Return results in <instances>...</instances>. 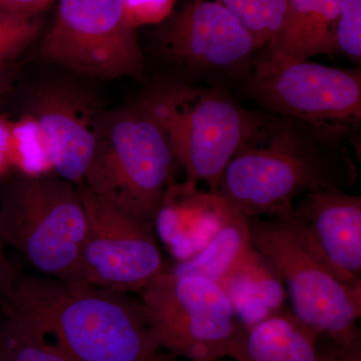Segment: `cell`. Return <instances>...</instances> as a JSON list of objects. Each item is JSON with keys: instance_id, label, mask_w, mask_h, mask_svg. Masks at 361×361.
Here are the masks:
<instances>
[{"instance_id": "obj_1", "label": "cell", "mask_w": 361, "mask_h": 361, "mask_svg": "<svg viewBox=\"0 0 361 361\" xmlns=\"http://www.w3.org/2000/svg\"><path fill=\"white\" fill-rule=\"evenodd\" d=\"M262 127L226 167L218 194L248 218L288 216L298 197L355 184V166L341 137L281 116Z\"/></svg>"}, {"instance_id": "obj_2", "label": "cell", "mask_w": 361, "mask_h": 361, "mask_svg": "<svg viewBox=\"0 0 361 361\" xmlns=\"http://www.w3.org/2000/svg\"><path fill=\"white\" fill-rule=\"evenodd\" d=\"M6 295L73 361H165L141 301L77 281L20 276Z\"/></svg>"}, {"instance_id": "obj_3", "label": "cell", "mask_w": 361, "mask_h": 361, "mask_svg": "<svg viewBox=\"0 0 361 361\" xmlns=\"http://www.w3.org/2000/svg\"><path fill=\"white\" fill-rule=\"evenodd\" d=\"M139 106L158 123L186 173L185 182L176 185L184 195L205 182L217 196L228 164L264 123L218 90L179 82L157 85Z\"/></svg>"}, {"instance_id": "obj_4", "label": "cell", "mask_w": 361, "mask_h": 361, "mask_svg": "<svg viewBox=\"0 0 361 361\" xmlns=\"http://www.w3.org/2000/svg\"><path fill=\"white\" fill-rule=\"evenodd\" d=\"M87 226L78 186L56 173L0 179V238L45 277L73 281Z\"/></svg>"}, {"instance_id": "obj_5", "label": "cell", "mask_w": 361, "mask_h": 361, "mask_svg": "<svg viewBox=\"0 0 361 361\" xmlns=\"http://www.w3.org/2000/svg\"><path fill=\"white\" fill-rule=\"evenodd\" d=\"M176 164L158 123L139 104L122 106L104 111L82 185L155 226Z\"/></svg>"}, {"instance_id": "obj_6", "label": "cell", "mask_w": 361, "mask_h": 361, "mask_svg": "<svg viewBox=\"0 0 361 361\" xmlns=\"http://www.w3.org/2000/svg\"><path fill=\"white\" fill-rule=\"evenodd\" d=\"M251 243L290 296L293 315L336 345L360 338L361 287L344 284L288 216L249 218Z\"/></svg>"}, {"instance_id": "obj_7", "label": "cell", "mask_w": 361, "mask_h": 361, "mask_svg": "<svg viewBox=\"0 0 361 361\" xmlns=\"http://www.w3.org/2000/svg\"><path fill=\"white\" fill-rule=\"evenodd\" d=\"M248 90L265 108L325 134L341 137L360 127V68H331L267 49L254 61Z\"/></svg>"}, {"instance_id": "obj_8", "label": "cell", "mask_w": 361, "mask_h": 361, "mask_svg": "<svg viewBox=\"0 0 361 361\" xmlns=\"http://www.w3.org/2000/svg\"><path fill=\"white\" fill-rule=\"evenodd\" d=\"M141 302L159 345L175 357H225L242 325L220 284L168 268L145 287Z\"/></svg>"}, {"instance_id": "obj_9", "label": "cell", "mask_w": 361, "mask_h": 361, "mask_svg": "<svg viewBox=\"0 0 361 361\" xmlns=\"http://www.w3.org/2000/svg\"><path fill=\"white\" fill-rule=\"evenodd\" d=\"M45 63L99 80L142 77L144 56L123 0H59L39 45Z\"/></svg>"}, {"instance_id": "obj_10", "label": "cell", "mask_w": 361, "mask_h": 361, "mask_svg": "<svg viewBox=\"0 0 361 361\" xmlns=\"http://www.w3.org/2000/svg\"><path fill=\"white\" fill-rule=\"evenodd\" d=\"M87 233L73 281L128 294L144 290L167 269L155 226L78 186Z\"/></svg>"}, {"instance_id": "obj_11", "label": "cell", "mask_w": 361, "mask_h": 361, "mask_svg": "<svg viewBox=\"0 0 361 361\" xmlns=\"http://www.w3.org/2000/svg\"><path fill=\"white\" fill-rule=\"evenodd\" d=\"M158 44L171 61L195 71L231 70L260 49L220 0H177L160 23Z\"/></svg>"}, {"instance_id": "obj_12", "label": "cell", "mask_w": 361, "mask_h": 361, "mask_svg": "<svg viewBox=\"0 0 361 361\" xmlns=\"http://www.w3.org/2000/svg\"><path fill=\"white\" fill-rule=\"evenodd\" d=\"M104 111L96 94L73 82H47L26 101L25 113L44 133L54 173L77 186L94 157Z\"/></svg>"}, {"instance_id": "obj_13", "label": "cell", "mask_w": 361, "mask_h": 361, "mask_svg": "<svg viewBox=\"0 0 361 361\" xmlns=\"http://www.w3.org/2000/svg\"><path fill=\"white\" fill-rule=\"evenodd\" d=\"M292 219L310 245L344 284L361 287V197L343 190L304 195Z\"/></svg>"}, {"instance_id": "obj_14", "label": "cell", "mask_w": 361, "mask_h": 361, "mask_svg": "<svg viewBox=\"0 0 361 361\" xmlns=\"http://www.w3.org/2000/svg\"><path fill=\"white\" fill-rule=\"evenodd\" d=\"M320 334L289 313L240 327L228 356L236 361H323Z\"/></svg>"}, {"instance_id": "obj_15", "label": "cell", "mask_w": 361, "mask_h": 361, "mask_svg": "<svg viewBox=\"0 0 361 361\" xmlns=\"http://www.w3.org/2000/svg\"><path fill=\"white\" fill-rule=\"evenodd\" d=\"M341 1L288 0L283 23L268 49L302 59L334 54Z\"/></svg>"}, {"instance_id": "obj_16", "label": "cell", "mask_w": 361, "mask_h": 361, "mask_svg": "<svg viewBox=\"0 0 361 361\" xmlns=\"http://www.w3.org/2000/svg\"><path fill=\"white\" fill-rule=\"evenodd\" d=\"M219 199V226L213 238L198 254L169 270L197 275L221 285L250 256L254 248L249 218Z\"/></svg>"}, {"instance_id": "obj_17", "label": "cell", "mask_w": 361, "mask_h": 361, "mask_svg": "<svg viewBox=\"0 0 361 361\" xmlns=\"http://www.w3.org/2000/svg\"><path fill=\"white\" fill-rule=\"evenodd\" d=\"M0 361H73L8 297L0 296Z\"/></svg>"}, {"instance_id": "obj_18", "label": "cell", "mask_w": 361, "mask_h": 361, "mask_svg": "<svg viewBox=\"0 0 361 361\" xmlns=\"http://www.w3.org/2000/svg\"><path fill=\"white\" fill-rule=\"evenodd\" d=\"M11 159L16 173L42 176L54 173L44 133L30 114L11 120Z\"/></svg>"}, {"instance_id": "obj_19", "label": "cell", "mask_w": 361, "mask_h": 361, "mask_svg": "<svg viewBox=\"0 0 361 361\" xmlns=\"http://www.w3.org/2000/svg\"><path fill=\"white\" fill-rule=\"evenodd\" d=\"M263 47L276 37L288 0H220Z\"/></svg>"}, {"instance_id": "obj_20", "label": "cell", "mask_w": 361, "mask_h": 361, "mask_svg": "<svg viewBox=\"0 0 361 361\" xmlns=\"http://www.w3.org/2000/svg\"><path fill=\"white\" fill-rule=\"evenodd\" d=\"M42 16L27 20L0 16V68H13V63L42 33Z\"/></svg>"}, {"instance_id": "obj_21", "label": "cell", "mask_w": 361, "mask_h": 361, "mask_svg": "<svg viewBox=\"0 0 361 361\" xmlns=\"http://www.w3.org/2000/svg\"><path fill=\"white\" fill-rule=\"evenodd\" d=\"M336 51L360 63L361 59V0H342L336 32Z\"/></svg>"}, {"instance_id": "obj_22", "label": "cell", "mask_w": 361, "mask_h": 361, "mask_svg": "<svg viewBox=\"0 0 361 361\" xmlns=\"http://www.w3.org/2000/svg\"><path fill=\"white\" fill-rule=\"evenodd\" d=\"M177 0H123L126 14L135 28L160 25L172 13Z\"/></svg>"}, {"instance_id": "obj_23", "label": "cell", "mask_w": 361, "mask_h": 361, "mask_svg": "<svg viewBox=\"0 0 361 361\" xmlns=\"http://www.w3.org/2000/svg\"><path fill=\"white\" fill-rule=\"evenodd\" d=\"M54 0H0V16L27 20L42 16Z\"/></svg>"}, {"instance_id": "obj_24", "label": "cell", "mask_w": 361, "mask_h": 361, "mask_svg": "<svg viewBox=\"0 0 361 361\" xmlns=\"http://www.w3.org/2000/svg\"><path fill=\"white\" fill-rule=\"evenodd\" d=\"M11 118L0 115V179L11 174L13 170L11 159Z\"/></svg>"}, {"instance_id": "obj_25", "label": "cell", "mask_w": 361, "mask_h": 361, "mask_svg": "<svg viewBox=\"0 0 361 361\" xmlns=\"http://www.w3.org/2000/svg\"><path fill=\"white\" fill-rule=\"evenodd\" d=\"M323 361H361V339L349 345H336L322 348Z\"/></svg>"}, {"instance_id": "obj_26", "label": "cell", "mask_w": 361, "mask_h": 361, "mask_svg": "<svg viewBox=\"0 0 361 361\" xmlns=\"http://www.w3.org/2000/svg\"><path fill=\"white\" fill-rule=\"evenodd\" d=\"M18 276V273L11 267L4 256V245H0V296L11 289Z\"/></svg>"}, {"instance_id": "obj_27", "label": "cell", "mask_w": 361, "mask_h": 361, "mask_svg": "<svg viewBox=\"0 0 361 361\" xmlns=\"http://www.w3.org/2000/svg\"><path fill=\"white\" fill-rule=\"evenodd\" d=\"M14 80L13 70L0 75V103L13 87Z\"/></svg>"}, {"instance_id": "obj_28", "label": "cell", "mask_w": 361, "mask_h": 361, "mask_svg": "<svg viewBox=\"0 0 361 361\" xmlns=\"http://www.w3.org/2000/svg\"><path fill=\"white\" fill-rule=\"evenodd\" d=\"M165 361H177V357H174V356L170 355Z\"/></svg>"}, {"instance_id": "obj_29", "label": "cell", "mask_w": 361, "mask_h": 361, "mask_svg": "<svg viewBox=\"0 0 361 361\" xmlns=\"http://www.w3.org/2000/svg\"><path fill=\"white\" fill-rule=\"evenodd\" d=\"M11 70H13V68H7V70H1V68H0V75H1V73H6V71H11Z\"/></svg>"}, {"instance_id": "obj_30", "label": "cell", "mask_w": 361, "mask_h": 361, "mask_svg": "<svg viewBox=\"0 0 361 361\" xmlns=\"http://www.w3.org/2000/svg\"><path fill=\"white\" fill-rule=\"evenodd\" d=\"M0 245H4V242H2L1 238H0Z\"/></svg>"}]
</instances>
